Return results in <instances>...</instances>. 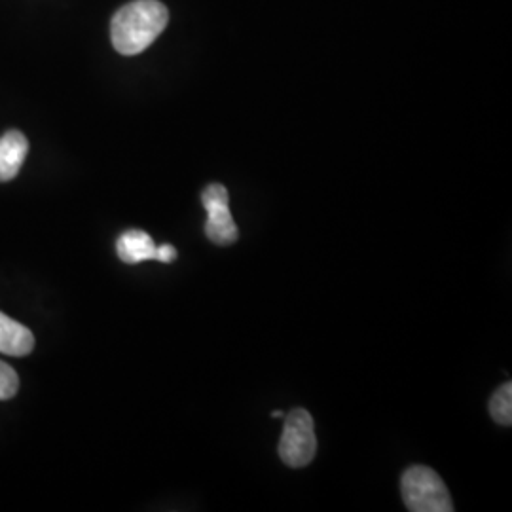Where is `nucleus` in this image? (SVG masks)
I'll return each instance as SVG.
<instances>
[{
    "label": "nucleus",
    "instance_id": "1",
    "mask_svg": "<svg viewBox=\"0 0 512 512\" xmlns=\"http://www.w3.org/2000/svg\"><path fill=\"white\" fill-rule=\"evenodd\" d=\"M167 23L169 10L160 0H133L110 21L112 46L118 54H141L164 33Z\"/></svg>",
    "mask_w": 512,
    "mask_h": 512
},
{
    "label": "nucleus",
    "instance_id": "2",
    "mask_svg": "<svg viewBox=\"0 0 512 512\" xmlns=\"http://www.w3.org/2000/svg\"><path fill=\"white\" fill-rule=\"evenodd\" d=\"M401 494L408 511L450 512L454 503L446 484L433 469L425 465H414L404 471Z\"/></svg>",
    "mask_w": 512,
    "mask_h": 512
},
{
    "label": "nucleus",
    "instance_id": "3",
    "mask_svg": "<svg viewBox=\"0 0 512 512\" xmlns=\"http://www.w3.org/2000/svg\"><path fill=\"white\" fill-rule=\"evenodd\" d=\"M317 454L315 425L310 412L304 408H294L285 418L283 435L279 440V458L293 469L310 465Z\"/></svg>",
    "mask_w": 512,
    "mask_h": 512
},
{
    "label": "nucleus",
    "instance_id": "4",
    "mask_svg": "<svg viewBox=\"0 0 512 512\" xmlns=\"http://www.w3.org/2000/svg\"><path fill=\"white\" fill-rule=\"evenodd\" d=\"M202 203L207 211L205 236L220 247L236 243L239 230L230 213V196L226 186L219 183L209 184L202 192Z\"/></svg>",
    "mask_w": 512,
    "mask_h": 512
},
{
    "label": "nucleus",
    "instance_id": "5",
    "mask_svg": "<svg viewBox=\"0 0 512 512\" xmlns=\"http://www.w3.org/2000/svg\"><path fill=\"white\" fill-rule=\"evenodd\" d=\"M27 152L29 141L21 131L12 129L0 137V183H8L18 177Z\"/></svg>",
    "mask_w": 512,
    "mask_h": 512
},
{
    "label": "nucleus",
    "instance_id": "6",
    "mask_svg": "<svg viewBox=\"0 0 512 512\" xmlns=\"http://www.w3.org/2000/svg\"><path fill=\"white\" fill-rule=\"evenodd\" d=\"M35 348L33 332L0 311V353L25 357Z\"/></svg>",
    "mask_w": 512,
    "mask_h": 512
},
{
    "label": "nucleus",
    "instance_id": "7",
    "mask_svg": "<svg viewBox=\"0 0 512 512\" xmlns=\"http://www.w3.org/2000/svg\"><path fill=\"white\" fill-rule=\"evenodd\" d=\"M156 245L147 232L128 230L116 241V253L126 264H141L145 260H156Z\"/></svg>",
    "mask_w": 512,
    "mask_h": 512
},
{
    "label": "nucleus",
    "instance_id": "8",
    "mask_svg": "<svg viewBox=\"0 0 512 512\" xmlns=\"http://www.w3.org/2000/svg\"><path fill=\"white\" fill-rule=\"evenodd\" d=\"M490 414L495 423L509 427L512 423V385H501L490 399Z\"/></svg>",
    "mask_w": 512,
    "mask_h": 512
},
{
    "label": "nucleus",
    "instance_id": "9",
    "mask_svg": "<svg viewBox=\"0 0 512 512\" xmlns=\"http://www.w3.org/2000/svg\"><path fill=\"white\" fill-rule=\"evenodd\" d=\"M19 391L18 372L0 361V401L12 399Z\"/></svg>",
    "mask_w": 512,
    "mask_h": 512
},
{
    "label": "nucleus",
    "instance_id": "10",
    "mask_svg": "<svg viewBox=\"0 0 512 512\" xmlns=\"http://www.w3.org/2000/svg\"><path fill=\"white\" fill-rule=\"evenodd\" d=\"M175 258H177V249H175L173 245H162V247L156 249V260H158V262L169 264V262H173Z\"/></svg>",
    "mask_w": 512,
    "mask_h": 512
},
{
    "label": "nucleus",
    "instance_id": "11",
    "mask_svg": "<svg viewBox=\"0 0 512 512\" xmlns=\"http://www.w3.org/2000/svg\"><path fill=\"white\" fill-rule=\"evenodd\" d=\"M283 416V412L281 410H275V412H272V418H281Z\"/></svg>",
    "mask_w": 512,
    "mask_h": 512
}]
</instances>
